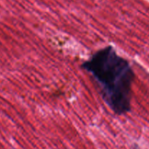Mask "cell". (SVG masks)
Wrapping results in <instances>:
<instances>
[{
  "label": "cell",
  "instance_id": "obj_1",
  "mask_svg": "<svg viewBox=\"0 0 149 149\" xmlns=\"http://www.w3.org/2000/svg\"><path fill=\"white\" fill-rule=\"evenodd\" d=\"M81 66L93 77L104 102L115 114L130 111L135 75L127 60L109 45L96 51Z\"/></svg>",
  "mask_w": 149,
  "mask_h": 149
}]
</instances>
